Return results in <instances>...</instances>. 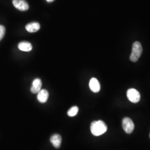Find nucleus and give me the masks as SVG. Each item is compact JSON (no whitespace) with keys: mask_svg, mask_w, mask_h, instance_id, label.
Masks as SVG:
<instances>
[{"mask_svg":"<svg viewBox=\"0 0 150 150\" xmlns=\"http://www.w3.org/2000/svg\"><path fill=\"white\" fill-rule=\"evenodd\" d=\"M18 47L20 50L22 51H25V52H29L31 51L32 49V46L31 43L28 42H26L23 41L19 43L18 45Z\"/></svg>","mask_w":150,"mask_h":150,"instance_id":"obj_11","label":"nucleus"},{"mask_svg":"<svg viewBox=\"0 0 150 150\" xmlns=\"http://www.w3.org/2000/svg\"><path fill=\"white\" fill-rule=\"evenodd\" d=\"M127 96L129 100L132 103H137L140 100L139 92L134 88H129L127 92Z\"/></svg>","mask_w":150,"mask_h":150,"instance_id":"obj_4","label":"nucleus"},{"mask_svg":"<svg viewBox=\"0 0 150 150\" xmlns=\"http://www.w3.org/2000/svg\"></svg>","mask_w":150,"mask_h":150,"instance_id":"obj_15","label":"nucleus"},{"mask_svg":"<svg viewBox=\"0 0 150 150\" xmlns=\"http://www.w3.org/2000/svg\"><path fill=\"white\" fill-rule=\"evenodd\" d=\"M49 94L48 91L46 90H41L38 93V100L41 103H45L48 100Z\"/></svg>","mask_w":150,"mask_h":150,"instance_id":"obj_9","label":"nucleus"},{"mask_svg":"<svg viewBox=\"0 0 150 150\" xmlns=\"http://www.w3.org/2000/svg\"><path fill=\"white\" fill-rule=\"evenodd\" d=\"M122 127L126 133L130 134L134 129V123L131 118L125 117L122 120Z\"/></svg>","mask_w":150,"mask_h":150,"instance_id":"obj_3","label":"nucleus"},{"mask_svg":"<svg viewBox=\"0 0 150 150\" xmlns=\"http://www.w3.org/2000/svg\"><path fill=\"white\" fill-rule=\"evenodd\" d=\"M40 28V25L38 22L29 23L26 26V30L28 32L33 33L38 31Z\"/></svg>","mask_w":150,"mask_h":150,"instance_id":"obj_10","label":"nucleus"},{"mask_svg":"<svg viewBox=\"0 0 150 150\" xmlns=\"http://www.w3.org/2000/svg\"><path fill=\"white\" fill-rule=\"evenodd\" d=\"M42 81L40 79H36L32 82V86L31 87V91L32 93H38L41 90Z\"/></svg>","mask_w":150,"mask_h":150,"instance_id":"obj_6","label":"nucleus"},{"mask_svg":"<svg viewBox=\"0 0 150 150\" xmlns=\"http://www.w3.org/2000/svg\"><path fill=\"white\" fill-rule=\"evenodd\" d=\"M47 2H53L54 0H46Z\"/></svg>","mask_w":150,"mask_h":150,"instance_id":"obj_14","label":"nucleus"},{"mask_svg":"<svg viewBox=\"0 0 150 150\" xmlns=\"http://www.w3.org/2000/svg\"><path fill=\"white\" fill-rule=\"evenodd\" d=\"M90 129L92 134L95 136H99L106 132L107 126L101 120L95 121L91 123Z\"/></svg>","mask_w":150,"mask_h":150,"instance_id":"obj_1","label":"nucleus"},{"mask_svg":"<svg viewBox=\"0 0 150 150\" xmlns=\"http://www.w3.org/2000/svg\"><path fill=\"white\" fill-rule=\"evenodd\" d=\"M50 142L56 149H59L62 142V137L59 134H54L50 138Z\"/></svg>","mask_w":150,"mask_h":150,"instance_id":"obj_8","label":"nucleus"},{"mask_svg":"<svg viewBox=\"0 0 150 150\" xmlns=\"http://www.w3.org/2000/svg\"><path fill=\"white\" fill-rule=\"evenodd\" d=\"M89 87L91 91L97 93L100 90V84L96 78H92L89 82Z\"/></svg>","mask_w":150,"mask_h":150,"instance_id":"obj_7","label":"nucleus"},{"mask_svg":"<svg viewBox=\"0 0 150 150\" xmlns=\"http://www.w3.org/2000/svg\"><path fill=\"white\" fill-rule=\"evenodd\" d=\"M79 112V108L77 106H73L70 108L67 112V115L70 117L75 116Z\"/></svg>","mask_w":150,"mask_h":150,"instance_id":"obj_12","label":"nucleus"},{"mask_svg":"<svg viewBox=\"0 0 150 150\" xmlns=\"http://www.w3.org/2000/svg\"><path fill=\"white\" fill-rule=\"evenodd\" d=\"M12 4L20 11H26L29 9V5L25 0H13Z\"/></svg>","mask_w":150,"mask_h":150,"instance_id":"obj_5","label":"nucleus"},{"mask_svg":"<svg viewBox=\"0 0 150 150\" xmlns=\"http://www.w3.org/2000/svg\"><path fill=\"white\" fill-rule=\"evenodd\" d=\"M142 53V47L141 44L138 41L133 43L132 52L129 57V59L132 62H136L140 57Z\"/></svg>","mask_w":150,"mask_h":150,"instance_id":"obj_2","label":"nucleus"},{"mask_svg":"<svg viewBox=\"0 0 150 150\" xmlns=\"http://www.w3.org/2000/svg\"><path fill=\"white\" fill-rule=\"evenodd\" d=\"M6 32L5 27L0 25V41L4 38Z\"/></svg>","mask_w":150,"mask_h":150,"instance_id":"obj_13","label":"nucleus"}]
</instances>
